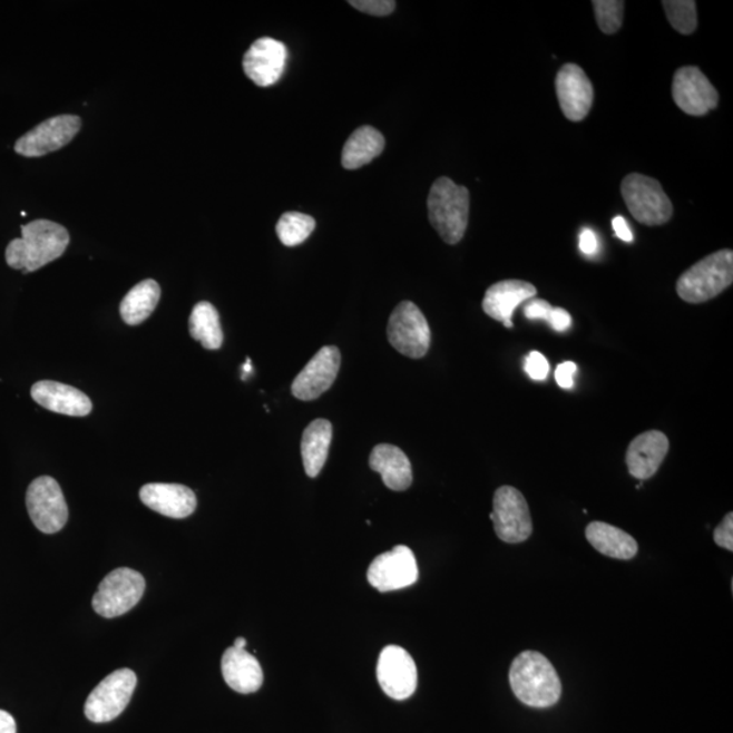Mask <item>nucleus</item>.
Instances as JSON below:
<instances>
[{
	"label": "nucleus",
	"mask_w": 733,
	"mask_h": 733,
	"mask_svg": "<svg viewBox=\"0 0 733 733\" xmlns=\"http://www.w3.org/2000/svg\"><path fill=\"white\" fill-rule=\"evenodd\" d=\"M315 228L314 217L302 213H285L277 222L276 233L284 246L302 245Z\"/></svg>",
	"instance_id": "29"
},
{
	"label": "nucleus",
	"mask_w": 733,
	"mask_h": 733,
	"mask_svg": "<svg viewBox=\"0 0 733 733\" xmlns=\"http://www.w3.org/2000/svg\"><path fill=\"white\" fill-rule=\"evenodd\" d=\"M333 438L332 422L316 419L302 434L301 451L304 470L315 478L324 469Z\"/></svg>",
	"instance_id": "24"
},
{
	"label": "nucleus",
	"mask_w": 733,
	"mask_h": 733,
	"mask_svg": "<svg viewBox=\"0 0 733 733\" xmlns=\"http://www.w3.org/2000/svg\"><path fill=\"white\" fill-rule=\"evenodd\" d=\"M579 245L581 252L587 254V256H594V254L598 252V240H596V235L592 229H584L580 235Z\"/></svg>",
	"instance_id": "38"
},
{
	"label": "nucleus",
	"mask_w": 733,
	"mask_h": 733,
	"mask_svg": "<svg viewBox=\"0 0 733 733\" xmlns=\"http://www.w3.org/2000/svg\"><path fill=\"white\" fill-rule=\"evenodd\" d=\"M388 339L401 355L421 359L430 351L431 329L424 314L414 303L402 302L390 316Z\"/></svg>",
	"instance_id": "8"
},
{
	"label": "nucleus",
	"mask_w": 733,
	"mask_h": 733,
	"mask_svg": "<svg viewBox=\"0 0 733 733\" xmlns=\"http://www.w3.org/2000/svg\"><path fill=\"white\" fill-rule=\"evenodd\" d=\"M596 22L602 32L617 33L624 22L625 2L623 0H594Z\"/></svg>",
	"instance_id": "31"
},
{
	"label": "nucleus",
	"mask_w": 733,
	"mask_h": 733,
	"mask_svg": "<svg viewBox=\"0 0 733 733\" xmlns=\"http://www.w3.org/2000/svg\"><path fill=\"white\" fill-rule=\"evenodd\" d=\"M146 580L139 571L119 568L99 583L92 608L104 618H116L133 610L145 594Z\"/></svg>",
	"instance_id": "6"
},
{
	"label": "nucleus",
	"mask_w": 733,
	"mask_h": 733,
	"mask_svg": "<svg viewBox=\"0 0 733 733\" xmlns=\"http://www.w3.org/2000/svg\"><path fill=\"white\" fill-rule=\"evenodd\" d=\"M32 399L51 412L84 418L91 412L92 403L82 391L68 384L41 381L33 384Z\"/></svg>",
	"instance_id": "21"
},
{
	"label": "nucleus",
	"mask_w": 733,
	"mask_h": 733,
	"mask_svg": "<svg viewBox=\"0 0 733 733\" xmlns=\"http://www.w3.org/2000/svg\"><path fill=\"white\" fill-rule=\"evenodd\" d=\"M377 678L390 698L408 700L418 688V667L405 649L399 645H389L379 655Z\"/></svg>",
	"instance_id": "13"
},
{
	"label": "nucleus",
	"mask_w": 733,
	"mask_h": 733,
	"mask_svg": "<svg viewBox=\"0 0 733 733\" xmlns=\"http://www.w3.org/2000/svg\"><path fill=\"white\" fill-rule=\"evenodd\" d=\"M0 733H17L16 720L6 711H0Z\"/></svg>",
	"instance_id": "40"
},
{
	"label": "nucleus",
	"mask_w": 733,
	"mask_h": 733,
	"mask_svg": "<svg viewBox=\"0 0 733 733\" xmlns=\"http://www.w3.org/2000/svg\"><path fill=\"white\" fill-rule=\"evenodd\" d=\"M558 102L570 121L586 119L594 104V86L580 66L564 65L556 77Z\"/></svg>",
	"instance_id": "16"
},
{
	"label": "nucleus",
	"mask_w": 733,
	"mask_h": 733,
	"mask_svg": "<svg viewBox=\"0 0 733 733\" xmlns=\"http://www.w3.org/2000/svg\"><path fill=\"white\" fill-rule=\"evenodd\" d=\"M356 10L366 12V14L384 17L391 14L395 9L393 0H358V2H350Z\"/></svg>",
	"instance_id": "32"
},
{
	"label": "nucleus",
	"mask_w": 733,
	"mask_h": 733,
	"mask_svg": "<svg viewBox=\"0 0 733 733\" xmlns=\"http://www.w3.org/2000/svg\"><path fill=\"white\" fill-rule=\"evenodd\" d=\"M366 579L381 593L412 586L419 579V567L413 551L408 546L399 545L382 553L371 563Z\"/></svg>",
	"instance_id": "12"
},
{
	"label": "nucleus",
	"mask_w": 733,
	"mask_h": 733,
	"mask_svg": "<svg viewBox=\"0 0 733 733\" xmlns=\"http://www.w3.org/2000/svg\"><path fill=\"white\" fill-rule=\"evenodd\" d=\"M733 283V252L724 248L694 264L678 278L676 292L693 304L713 300Z\"/></svg>",
	"instance_id": "4"
},
{
	"label": "nucleus",
	"mask_w": 733,
	"mask_h": 733,
	"mask_svg": "<svg viewBox=\"0 0 733 733\" xmlns=\"http://www.w3.org/2000/svg\"><path fill=\"white\" fill-rule=\"evenodd\" d=\"M22 237L11 241L6 248L10 268L30 273L39 271L63 256L70 234L67 228L51 221L40 219L21 227Z\"/></svg>",
	"instance_id": "1"
},
{
	"label": "nucleus",
	"mask_w": 733,
	"mask_h": 733,
	"mask_svg": "<svg viewBox=\"0 0 733 733\" xmlns=\"http://www.w3.org/2000/svg\"><path fill=\"white\" fill-rule=\"evenodd\" d=\"M537 289L524 281H502L490 285L482 301L483 313L512 329V315L521 303L536 297Z\"/></svg>",
	"instance_id": "19"
},
{
	"label": "nucleus",
	"mask_w": 733,
	"mask_h": 733,
	"mask_svg": "<svg viewBox=\"0 0 733 733\" xmlns=\"http://www.w3.org/2000/svg\"><path fill=\"white\" fill-rule=\"evenodd\" d=\"M714 543L725 550H733V514L725 515L722 525L713 534Z\"/></svg>",
	"instance_id": "34"
},
{
	"label": "nucleus",
	"mask_w": 733,
	"mask_h": 733,
	"mask_svg": "<svg viewBox=\"0 0 733 733\" xmlns=\"http://www.w3.org/2000/svg\"><path fill=\"white\" fill-rule=\"evenodd\" d=\"M620 195L632 216L642 225L662 226L673 217V203L655 178L632 173L623 179Z\"/></svg>",
	"instance_id": "5"
},
{
	"label": "nucleus",
	"mask_w": 733,
	"mask_h": 733,
	"mask_svg": "<svg viewBox=\"0 0 733 733\" xmlns=\"http://www.w3.org/2000/svg\"><path fill=\"white\" fill-rule=\"evenodd\" d=\"M428 216L446 244L457 245L468 228L470 194L465 186L440 177L428 196Z\"/></svg>",
	"instance_id": "3"
},
{
	"label": "nucleus",
	"mask_w": 733,
	"mask_h": 733,
	"mask_svg": "<svg viewBox=\"0 0 733 733\" xmlns=\"http://www.w3.org/2000/svg\"><path fill=\"white\" fill-rule=\"evenodd\" d=\"M549 324L558 333L567 332L571 325V316L565 309L553 307Z\"/></svg>",
	"instance_id": "37"
},
{
	"label": "nucleus",
	"mask_w": 733,
	"mask_h": 733,
	"mask_svg": "<svg viewBox=\"0 0 733 733\" xmlns=\"http://www.w3.org/2000/svg\"><path fill=\"white\" fill-rule=\"evenodd\" d=\"M526 319L531 321L540 320L549 322L550 314L553 312V306L549 302L544 300H530L527 301L524 309Z\"/></svg>",
	"instance_id": "35"
},
{
	"label": "nucleus",
	"mask_w": 733,
	"mask_h": 733,
	"mask_svg": "<svg viewBox=\"0 0 733 733\" xmlns=\"http://www.w3.org/2000/svg\"><path fill=\"white\" fill-rule=\"evenodd\" d=\"M670 442L661 431H647L633 439L626 452L629 473L638 480H648L667 457Z\"/></svg>",
	"instance_id": "20"
},
{
	"label": "nucleus",
	"mask_w": 733,
	"mask_h": 733,
	"mask_svg": "<svg viewBox=\"0 0 733 733\" xmlns=\"http://www.w3.org/2000/svg\"><path fill=\"white\" fill-rule=\"evenodd\" d=\"M143 505L173 519H184L195 512L194 490L179 483H147L140 489Z\"/></svg>",
	"instance_id": "18"
},
{
	"label": "nucleus",
	"mask_w": 733,
	"mask_h": 733,
	"mask_svg": "<svg viewBox=\"0 0 733 733\" xmlns=\"http://www.w3.org/2000/svg\"><path fill=\"white\" fill-rule=\"evenodd\" d=\"M662 4L676 32L687 36L697 30V4L693 0H664Z\"/></svg>",
	"instance_id": "30"
},
{
	"label": "nucleus",
	"mask_w": 733,
	"mask_h": 733,
	"mask_svg": "<svg viewBox=\"0 0 733 733\" xmlns=\"http://www.w3.org/2000/svg\"><path fill=\"white\" fill-rule=\"evenodd\" d=\"M577 365L571 362H565L557 366L556 381L561 389H571L575 384V374Z\"/></svg>",
	"instance_id": "36"
},
{
	"label": "nucleus",
	"mask_w": 733,
	"mask_h": 733,
	"mask_svg": "<svg viewBox=\"0 0 733 733\" xmlns=\"http://www.w3.org/2000/svg\"><path fill=\"white\" fill-rule=\"evenodd\" d=\"M222 674L227 685L241 694L258 692L264 682L263 668L257 658L245 649L234 647L223 654Z\"/></svg>",
	"instance_id": "22"
},
{
	"label": "nucleus",
	"mask_w": 733,
	"mask_h": 733,
	"mask_svg": "<svg viewBox=\"0 0 733 733\" xmlns=\"http://www.w3.org/2000/svg\"><path fill=\"white\" fill-rule=\"evenodd\" d=\"M496 536L502 543L520 544L532 534V520L525 496L514 487H501L493 497V511L490 514Z\"/></svg>",
	"instance_id": "9"
},
{
	"label": "nucleus",
	"mask_w": 733,
	"mask_h": 733,
	"mask_svg": "<svg viewBox=\"0 0 733 733\" xmlns=\"http://www.w3.org/2000/svg\"><path fill=\"white\" fill-rule=\"evenodd\" d=\"M27 507L33 525L43 534L58 532L67 524L68 507L65 495L52 477H39L30 483Z\"/></svg>",
	"instance_id": "10"
},
{
	"label": "nucleus",
	"mask_w": 733,
	"mask_h": 733,
	"mask_svg": "<svg viewBox=\"0 0 733 733\" xmlns=\"http://www.w3.org/2000/svg\"><path fill=\"white\" fill-rule=\"evenodd\" d=\"M138 678L133 670L121 668L107 676L86 701L85 714L92 723H109L126 711Z\"/></svg>",
	"instance_id": "7"
},
{
	"label": "nucleus",
	"mask_w": 733,
	"mask_h": 733,
	"mask_svg": "<svg viewBox=\"0 0 733 733\" xmlns=\"http://www.w3.org/2000/svg\"><path fill=\"white\" fill-rule=\"evenodd\" d=\"M613 228H614L615 235H617V237L620 241H624V242H632L633 241L632 229L629 228V226H627L625 217L615 216L614 219H613Z\"/></svg>",
	"instance_id": "39"
},
{
	"label": "nucleus",
	"mask_w": 733,
	"mask_h": 733,
	"mask_svg": "<svg viewBox=\"0 0 733 733\" xmlns=\"http://www.w3.org/2000/svg\"><path fill=\"white\" fill-rule=\"evenodd\" d=\"M525 370L534 381H544L549 375L550 365L543 353L531 352L526 358Z\"/></svg>",
	"instance_id": "33"
},
{
	"label": "nucleus",
	"mask_w": 733,
	"mask_h": 733,
	"mask_svg": "<svg viewBox=\"0 0 733 733\" xmlns=\"http://www.w3.org/2000/svg\"><path fill=\"white\" fill-rule=\"evenodd\" d=\"M160 300L159 284L152 278L135 285L120 304L121 319L128 325H140L150 316Z\"/></svg>",
	"instance_id": "27"
},
{
	"label": "nucleus",
	"mask_w": 733,
	"mask_h": 733,
	"mask_svg": "<svg viewBox=\"0 0 733 733\" xmlns=\"http://www.w3.org/2000/svg\"><path fill=\"white\" fill-rule=\"evenodd\" d=\"M370 468L382 476L384 486L395 492L413 482L412 465L407 453L393 444H378L370 456Z\"/></svg>",
	"instance_id": "23"
},
{
	"label": "nucleus",
	"mask_w": 733,
	"mask_h": 733,
	"mask_svg": "<svg viewBox=\"0 0 733 733\" xmlns=\"http://www.w3.org/2000/svg\"><path fill=\"white\" fill-rule=\"evenodd\" d=\"M383 148L384 138L378 129L370 126L360 127L345 143L341 163L348 170L360 169L379 157Z\"/></svg>",
	"instance_id": "26"
},
{
	"label": "nucleus",
	"mask_w": 733,
	"mask_h": 733,
	"mask_svg": "<svg viewBox=\"0 0 733 733\" xmlns=\"http://www.w3.org/2000/svg\"><path fill=\"white\" fill-rule=\"evenodd\" d=\"M340 365L341 353L338 346L321 348L292 382V394L301 401L320 399L332 388L339 375Z\"/></svg>",
	"instance_id": "15"
},
{
	"label": "nucleus",
	"mask_w": 733,
	"mask_h": 733,
	"mask_svg": "<svg viewBox=\"0 0 733 733\" xmlns=\"http://www.w3.org/2000/svg\"><path fill=\"white\" fill-rule=\"evenodd\" d=\"M673 98L676 107L688 116L701 117L716 109L719 91L698 67H682L673 79Z\"/></svg>",
	"instance_id": "14"
},
{
	"label": "nucleus",
	"mask_w": 733,
	"mask_h": 733,
	"mask_svg": "<svg viewBox=\"0 0 733 733\" xmlns=\"http://www.w3.org/2000/svg\"><path fill=\"white\" fill-rule=\"evenodd\" d=\"M509 683L517 698L527 706L549 707L561 697V681L555 667L543 654L526 651L509 668Z\"/></svg>",
	"instance_id": "2"
},
{
	"label": "nucleus",
	"mask_w": 733,
	"mask_h": 733,
	"mask_svg": "<svg viewBox=\"0 0 733 733\" xmlns=\"http://www.w3.org/2000/svg\"><path fill=\"white\" fill-rule=\"evenodd\" d=\"M289 51L284 43L271 37L253 42L244 56V71L260 87L275 85L282 78Z\"/></svg>",
	"instance_id": "17"
},
{
	"label": "nucleus",
	"mask_w": 733,
	"mask_h": 733,
	"mask_svg": "<svg viewBox=\"0 0 733 733\" xmlns=\"http://www.w3.org/2000/svg\"><path fill=\"white\" fill-rule=\"evenodd\" d=\"M82 127L76 115H60L42 121L16 143V153L27 158H40L68 145Z\"/></svg>",
	"instance_id": "11"
},
{
	"label": "nucleus",
	"mask_w": 733,
	"mask_h": 733,
	"mask_svg": "<svg viewBox=\"0 0 733 733\" xmlns=\"http://www.w3.org/2000/svg\"><path fill=\"white\" fill-rule=\"evenodd\" d=\"M189 332L205 350H219L223 344V331L219 313L209 302L197 303L192 310Z\"/></svg>",
	"instance_id": "28"
},
{
	"label": "nucleus",
	"mask_w": 733,
	"mask_h": 733,
	"mask_svg": "<svg viewBox=\"0 0 733 733\" xmlns=\"http://www.w3.org/2000/svg\"><path fill=\"white\" fill-rule=\"evenodd\" d=\"M586 538L602 555L618 558V560H631L638 551L635 538L604 521L589 524L586 529Z\"/></svg>",
	"instance_id": "25"
},
{
	"label": "nucleus",
	"mask_w": 733,
	"mask_h": 733,
	"mask_svg": "<svg viewBox=\"0 0 733 733\" xmlns=\"http://www.w3.org/2000/svg\"><path fill=\"white\" fill-rule=\"evenodd\" d=\"M246 639L244 637H238L235 639L233 647L238 648V649H245L246 648Z\"/></svg>",
	"instance_id": "41"
}]
</instances>
